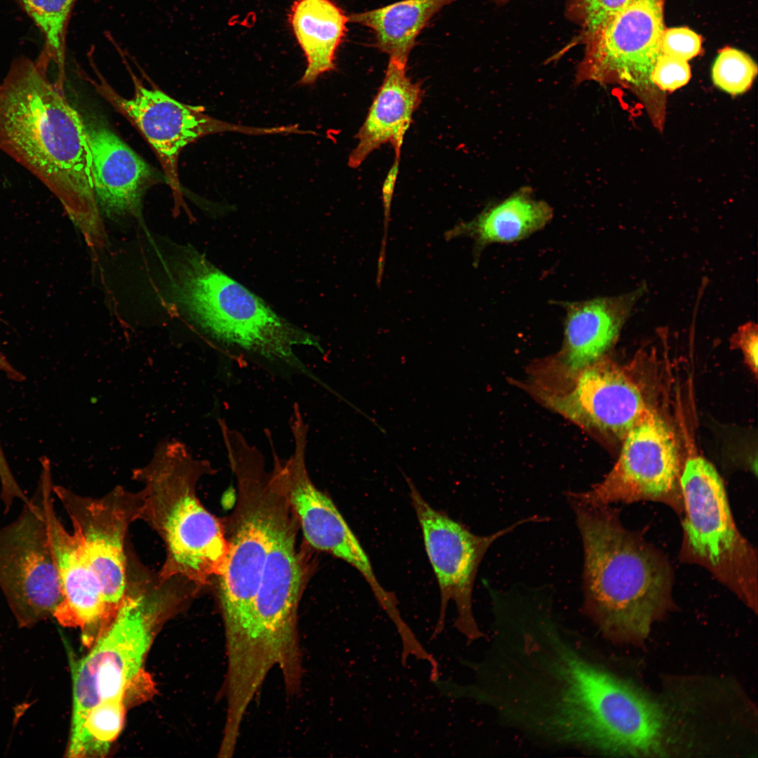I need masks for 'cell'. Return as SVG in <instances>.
I'll return each instance as SVG.
<instances>
[{
    "label": "cell",
    "mask_w": 758,
    "mask_h": 758,
    "mask_svg": "<svg viewBox=\"0 0 758 758\" xmlns=\"http://www.w3.org/2000/svg\"><path fill=\"white\" fill-rule=\"evenodd\" d=\"M491 597L489 644L471 663L475 680L462 687V696L546 749L641 754L659 748V708L599 663L550 595L512 590Z\"/></svg>",
    "instance_id": "cell-1"
},
{
    "label": "cell",
    "mask_w": 758,
    "mask_h": 758,
    "mask_svg": "<svg viewBox=\"0 0 758 758\" xmlns=\"http://www.w3.org/2000/svg\"><path fill=\"white\" fill-rule=\"evenodd\" d=\"M0 149L54 194L91 247H102L84 119L46 70L25 57L12 62L0 85Z\"/></svg>",
    "instance_id": "cell-2"
},
{
    "label": "cell",
    "mask_w": 758,
    "mask_h": 758,
    "mask_svg": "<svg viewBox=\"0 0 758 758\" xmlns=\"http://www.w3.org/2000/svg\"><path fill=\"white\" fill-rule=\"evenodd\" d=\"M568 499L583 541L584 612L613 640L644 638L667 602V568L606 505Z\"/></svg>",
    "instance_id": "cell-3"
},
{
    "label": "cell",
    "mask_w": 758,
    "mask_h": 758,
    "mask_svg": "<svg viewBox=\"0 0 758 758\" xmlns=\"http://www.w3.org/2000/svg\"><path fill=\"white\" fill-rule=\"evenodd\" d=\"M212 472L208 461L195 459L176 441L159 443L149 463L133 471V479L142 485L139 520L165 546L158 572L162 578L181 576L199 587L221 571L227 541L220 522L197 495L199 479Z\"/></svg>",
    "instance_id": "cell-4"
},
{
    "label": "cell",
    "mask_w": 758,
    "mask_h": 758,
    "mask_svg": "<svg viewBox=\"0 0 758 758\" xmlns=\"http://www.w3.org/2000/svg\"><path fill=\"white\" fill-rule=\"evenodd\" d=\"M175 296L190 319L221 344L279 362L324 385L296 355L309 346L324 353L319 339L278 315L263 300L192 246L174 262Z\"/></svg>",
    "instance_id": "cell-5"
},
{
    "label": "cell",
    "mask_w": 758,
    "mask_h": 758,
    "mask_svg": "<svg viewBox=\"0 0 758 758\" xmlns=\"http://www.w3.org/2000/svg\"><path fill=\"white\" fill-rule=\"evenodd\" d=\"M227 457L238 480L239 497L218 577L227 660L236 664L250 651L255 599L285 493L277 475L265 471L263 456L254 446H237Z\"/></svg>",
    "instance_id": "cell-6"
},
{
    "label": "cell",
    "mask_w": 758,
    "mask_h": 758,
    "mask_svg": "<svg viewBox=\"0 0 758 758\" xmlns=\"http://www.w3.org/2000/svg\"><path fill=\"white\" fill-rule=\"evenodd\" d=\"M185 592L178 577L161 578L135 561L128 564L125 593L114 618L74 669L71 733L93 706L125 697L141 674L157 621Z\"/></svg>",
    "instance_id": "cell-7"
},
{
    "label": "cell",
    "mask_w": 758,
    "mask_h": 758,
    "mask_svg": "<svg viewBox=\"0 0 758 758\" xmlns=\"http://www.w3.org/2000/svg\"><path fill=\"white\" fill-rule=\"evenodd\" d=\"M290 510L288 503L283 501L273 524L254 604L251 662L260 677H266L277 665L285 689L293 691L300 686L302 676L297 623L302 573Z\"/></svg>",
    "instance_id": "cell-8"
},
{
    "label": "cell",
    "mask_w": 758,
    "mask_h": 758,
    "mask_svg": "<svg viewBox=\"0 0 758 758\" xmlns=\"http://www.w3.org/2000/svg\"><path fill=\"white\" fill-rule=\"evenodd\" d=\"M665 0H631L583 41L584 55L576 74L580 83L618 84L641 101L653 125L662 130L665 92L651 76L662 53Z\"/></svg>",
    "instance_id": "cell-9"
},
{
    "label": "cell",
    "mask_w": 758,
    "mask_h": 758,
    "mask_svg": "<svg viewBox=\"0 0 758 758\" xmlns=\"http://www.w3.org/2000/svg\"><path fill=\"white\" fill-rule=\"evenodd\" d=\"M524 387L547 408L590 432L623 439L647 410L637 385L604 357L569 371L540 361Z\"/></svg>",
    "instance_id": "cell-10"
},
{
    "label": "cell",
    "mask_w": 758,
    "mask_h": 758,
    "mask_svg": "<svg viewBox=\"0 0 758 758\" xmlns=\"http://www.w3.org/2000/svg\"><path fill=\"white\" fill-rule=\"evenodd\" d=\"M131 75V97L119 94L92 65L93 77H87L95 91L126 118L140 133L156 154L174 198L175 208L184 204L178 173L181 151L189 144L206 135L237 132L247 135L288 134L289 126L252 127L226 122L206 113L201 106L180 102L158 88L146 86L133 72L123 51L114 42Z\"/></svg>",
    "instance_id": "cell-11"
},
{
    "label": "cell",
    "mask_w": 758,
    "mask_h": 758,
    "mask_svg": "<svg viewBox=\"0 0 758 758\" xmlns=\"http://www.w3.org/2000/svg\"><path fill=\"white\" fill-rule=\"evenodd\" d=\"M684 528L691 554L744 594L753 590V557L738 531L721 477L700 456H691L680 476Z\"/></svg>",
    "instance_id": "cell-12"
},
{
    "label": "cell",
    "mask_w": 758,
    "mask_h": 758,
    "mask_svg": "<svg viewBox=\"0 0 758 758\" xmlns=\"http://www.w3.org/2000/svg\"><path fill=\"white\" fill-rule=\"evenodd\" d=\"M405 479L441 594L439 617L431 639L444 628L446 611L451 599L455 602L458 612L455 627L465 636L468 644L485 637L472 611V591L479 566L494 541L524 522L534 521L536 517L517 521L490 535H477L445 512L432 507L411 479L406 476Z\"/></svg>",
    "instance_id": "cell-13"
},
{
    "label": "cell",
    "mask_w": 758,
    "mask_h": 758,
    "mask_svg": "<svg viewBox=\"0 0 758 758\" xmlns=\"http://www.w3.org/2000/svg\"><path fill=\"white\" fill-rule=\"evenodd\" d=\"M0 589L21 627L53 617L62 602L38 486L17 518L0 528Z\"/></svg>",
    "instance_id": "cell-14"
},
{
    "label": "cell",
    "mask_w": 758,
    "mask_h": 758,
    "mask_svg": "<svg viewBox=\"0 0 758 758\" xmlns=\"http://www.w3.org/2000/svg\"><path fill=\"white\" fill-rule=\"evenodd\" d=\"M294 441L293 453L281 460L269 438L274 469L284 487L290 507L298 519L302 533L313 547L328 552L356 568L371 588L383 609L397 601L375 575L367 554L331 499L312 483L306 467L305 451L308 426L298 404L293 405L290 420Z\"/></svg>",
    "instance_id": "cell-15"
},
{
    "label": "cell",
    "mask_w": 758,
    "mask_h": 758,
    "mask_svg": "<svg viewBox=\"0 0 758 758\" xmlns=\"http://www.w3.org/2000/svg\"><path fill=\"white\" fill-rule=\"evenodd\" d=\"M53 491L83 545L100 582L107 612L113 620L126 587V537L131 524L139 520L142 495L121 486L98 498L81 496L54 484Z\"/></svg>",
    "instance_id": "cell-16"
},
{
    "label": "cell",
    "mask_w": 758,
    "mask_h": 758,
    "mask_svg": "<svg viewBox=\"0 0 758 758\" xmlns=\"http://www.w3.org/2000/svg\"><path fill=\"white\" fill-rule=\"evenodd\" d=\"M678 473L674 433L647 408L623 437L619 457L604 479L589 491L567 493V497L590 505L639 499L672 500L677 497Z\"/></svg>",
    "instance_id": "cell-17"
},
{
    "label": "cell",
    "mask_w": 758,
    "mask_h": 758,
    "mask_svg": "<svg viewBox=\"0 0 758 758\" xmlns=\"http://www.w3.org/2000/svg\"><path fill=\"white\" fill-rule=\"evenodd\" d=\"M53 486L51 467L43 466L38 488L63 597L53 618L63 626L80 627L84 643L92 645L112 620L80 540L66 530L55 511Z\"/></svg>",
    "instance_id": "cell-18"
},
{
    "label": "cell",
    "mask_w": 758,
    "mask_h": 758,
    "mask_svg": "<svg viewBox=\"0 0 758 758\" xmlns=\"http://www.w3.org/2000/svg\"><path fill=\"white\" fill-rule=\"evenodd\" d=\"M84 121L98 207L112 217L139 214L143 195L159 180L155 170L100 118Z\"/></svg>",
    "instance_id": "cell-19"
},
{
    "label": "cell",
    "mask_w": 758,
    "mask_h": 758,
    "mask_svg": "<svg viewBox=\"0 0 758 758\" xmlns=\"http://www.w3.org/2000/svg\"><path fill=\"white\" fill-rule=\"evenodd\" d=\"M642 292L638 288L617 296L558 302L566 312L564 337L561 350L549 359L575 371L603 358Z\"/></svg>",
    "instance_id": "cell-20"
},
{
    "label": "cell",
    "mask_w": 758,
    "mask_h": 758,
    "mask_svg": "<svg viewBox=\"0 0 758 758\" xmlns=\"http://www.w3.org/2000/svg\"><path fill=\"white\" fill-rule=\"evenodd\" d=\"M423 97L420 85L406 75V65L390 60L384 80L356 135L348 166L356 168L380 146L390 143L399 159L404 135Z\"/></svg>",
    "instance_id": "cell-21"
},
{
    "label": "cell",
    "mask_w": 758,
    "mask_h": 758,
    "mask_svg": "<svg viewBox=\"0 0 758 758\" xmlns=\"http://www.w3.org/2000/svg\"><path fill=\"white\" fill-rule=\"evenodd\" d=\"M552 218L553 209L547 202L536 199L528 188L521 189L486 207L473 219L455 225L444 233V238L472 239L473 265L477 267L486 246L523 240L543 230Z\"/></svg>",
    "instance_id": "cell-22"
},
{
    "label": "cell",
    "mask_w": 758,
    "mask_h": 758,
    "mask_svg": "<svg viewBox=\"0 0 758 758\" xmlns=\"http://www.w3.org/2000/svg\"><path fill=\"white\" fill-rule=\"evenodd\" d=\"M289 22L307 60L298 83L311 85L335 68V52L345 35L348 15L331 0H295Z\"/></svg>",
    "instance_id": "cell-23"
},
{
    "label": "cell",
    "mask_w": 758,
    "mask_h": 758,
    "mask_svg": "<svg viewBox=\"0 0 758 758\" xmlns=\"http://www.w3.org/2000/svg\"><path fill=\"white\" fill-rule=\"evenodd\" d=\"M456 0H404L348 15L349 22L370 28L376 48L390 60L406 65L421 30L442 8Z\"/></svg>",
    "instance_id": "cell-24"
},
{
    "label": "cell",
    "mask_w": 758,
    "mask_h": 758,
    "mask_svg": "<svg viewBox=\"0 0 758 758\" xmlns=\"http://www.w3.org/2000/svg\"><path fill=\"white\" fill-rule=\"evenodd\" d=\"M44 36V49L36 62L46 71L57 67L55 84L64 90L67 26L76 0H17Z\"/></svg>",
    "instance_id": "cell-25"
},
{
    "label": "cell",
    "mask_w": 758,
    "mask_h": 758,
    "mask_svg": "<svg viewBox=\"0 0 758 758\" xmlns=\"http://www.w3.org/2000/svg\"><path fill=\"white\" fill-rule=\"evenodd\" d=\"M124 696L109 698L91 708L79 729L70 733L69 757L104 756L122 729Z\"/></svg>",
    "instance_id": "cell-26"
},
{
    "label": "cell",
    "mask_w": 758,
    "mask_h": 758,
    "mask_svg": "<svg viewBox=\"0 0 758 758\" xmlns=\"http://www.w3.org/2000/svg\"><path fill=\"white\" fill-rule=\"evenodd\" d=\"M757 74L754 60L744 51L729 46L719 52L711 73L714 84L732 95L746 92Z\"/></svg>",
    "instance_id": "cell-27"
},
{
    "label": "cell",
    "mask_w": 758,
    "mask_h": 758,
    "mask_svg": "<svg viewBox=\"0 0 758 758\" xmlns=\"http://www.w3.org/2000/svg\"><path fill=\"white\" fill-rule=\"evenodd\" d=\"M691 77L688 61L664 53L658 57L653 70V84L662 91H672L686 85Z\"/></svg>",
    "instance_id": "cell-28"
},
{
    "label": "cell",
    "mask_w": 758,
    "mask_h": 758,
    "mask_svg": "<svg viewBox=\"0 0 758 758\" xmlns=\"http://www.w3.org/2000/svg\"><path fill=\"white\" fill-rule=\"evenodd\" d=\"M660 48L664 54L688 61L701 52L702 38L688 27L665 28Z\"/></svg>",
    "instance_id": "cell-29"
},
{
    "label": "cell",
    "mask_w": 758,
    "mask_h": 758,
    "mask_svg": "<svg viewBox=\"0 0 758 758\" xmlns=\"http://www.w3.org/2000/svg\"><path fill=\"white\" fill-rule=\"evenodd\" d=\"M583 41L631 0H578Z\"/></svg>",
    "instance_id": "cell-30"
},
{
    "label": "cell",
    "mask_w": 758,
    "mask_h": 758,
    "mask_svg": "<svg viewBox=\"0 0 758 758\" xmlns=\"http://www.w3.org/2000/svg\"><path fill=\"white\" fill-rule=\"evenodd\" d=\"M0 371L12 380H20L22 375L0 353ZM24 491L16 481L0 443V498L10 503L23 496Z\"/></svg>",
    "instance_id": "cell-31"
},
{
    "label": "cell",
    "mask_w": 758,
    "mask_h": 758,
    "mask_svg": "<svg viewBox=\"0 0 758 758\" xmlns=\"http://www.w3.org/2000/svg\"><path fill=\"white\" fill-rule=\"evenodd\" d=\"M731 345L739 348L745 362L754 376L757 375L758 335L757 326L747 322L740 326L731 339Z\"/></svg>",
    "instance_id": "cell-32"
},
{
    "label": "cell",
    "mask_w": 758,
    "mask_h": 758,
    "mask_svg": "<svg viewBox=\"0 0 758 758\" xmlns=\"http://www.w3.org/2000/svg\"><path fill=\"white\" fill-rule=\"evenodd\" d=\"M497 1H498V2H500V3H505V2H507V1H510V0H497Z\"/></svg>",
    "instance_id": "cell-33"
}]
</instances>
